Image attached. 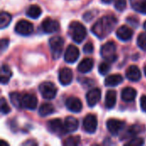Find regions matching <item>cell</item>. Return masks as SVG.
I'll list each match as a JSON object with an SVG mask.
<instances>
[{
	"label": "cell",
	"mask_w": 146,
	"mask_h": 146,
	"mask_svg": "<svg viewBox=\"0 0 146 146\" xmlns=\"http://www.w3.org/2000/svg\"><path fill=\"white\" fill-rule=\"evenodd\" d=\"M117 19L114 16H103L102 18L98 19L92 27V32L100 39L105 38L115 29Z\"/></svg>",
	"instance_id": "1"
},
{
	"label": "cell",
	"mask_w": 146,
	"mask_h": 146,
	"mask_svg": "<svg viewBox=\"0 0 146 146\" xmlns=\"http://www.w3.org/2000/svg\"><path fill=\"white\" fill-rule=\"evenodd\" d=\"M68 34L75 43L80 44L86 38L87 33L83 24L79 21H73L68 27Z\"/></svg>",
	"instance_id": "2"
},
{
	"label": "cell",
	"mask_w": 146,
	"mask_h": 146,
	"mask_svg": "<svg viewBox=\"0 0 146 146\" xmlns=\"http://www.w3.org/2000/svg\"><path fill=\"white\" fill-rule=\"evenodd\" d=\"M100 54L102 57L109 62H114L117 59L116 55V46L115 44L113 41H110L105 43L102 47L100 50Z\"/></svg>",
	"instance_id": "3"
},
{
	"label": "cell",
	"mask_w": 146,
	"mask_h": 146,
	"mask_svg": "<svg viewBox=\"0 0 146 146\" xmlns=\"http://www.w3.org/2000/svg\"><path fill=\"white\" fill-rule=\"evenodd\" d=\"M49 44L51 50L52 57L54 59H58L61 56L63 50V44H64L63 38L60 36L52 37L49 40Z\"/></svg>",
	"instance_id": "4"
},
{
	"label": "cell",
	"mask_w": 146,
	"mask_h": 146,
	"mask_svg": "<svg viewBox=\"0 0 146 146\" xmlns=\"http://www.w3.org/2000/svg\"><path fill=\"white\" fill-rule=\"evenodd\" d=\"M39 92L43 97V98L47 100H51L55 98L57 92V88L52 82H43L39 86Z\"/></svg>",
	"instance_id": "5"
},
{
	"label": "cell",
	"mask_w": 146,
	"mask_h": 146,
	"mask_svg": "<svg viewBox=\"0 0 146 146\" xmlns=\"http://www.w3.org/2000/svg\"><path fill=\"white\" fill-rule=\"evenodd\" d=\"M15 31L16 33L22 35V36H28L33 32V24L26 20L19 21L15 27Z\"/></svg>",
	"instance_id": "6"
},
{
	"label": "cell",
	"mask_w": 146,
	"mask_h": 146,
	"mask_svg": "<svg viewBox=\"0 0 146 146\" xmlns=\"http://www.w3.org/2000/svg\"><path fill=\"white\" fill-rule=\"evenodd\" d=\"M47 127L51 133L58 136L64 135L67 133L65 125L64 123H62V121L60 119H54V120L49 121L47 123Z\"/></svg>",
	"instance_id": "7"
},
{
	"label": "cell",
	"mask_w": 146,
	"mask_h": 146,
	"mask_svg": "<svg viewBox=\"0 0 146 146\" xmlns=\"http://www.w3.org/2000/svg\"><path fill=\"white\" fill-rule=\"evenodd\" d=\"M83 128L88 133H94L98 128V119L94 115H87L83 120Z\"/></svg>",
	"instance_id": "8"
},
{
	"label": "cell",
	"mask_w": 146,
	"mask_h": 146,
	"mask_svg": "<svg viewBox=\"0 0 146 146\" xmlns=\"http://www.w3.org/2000/svg\"><path fill=\"white\" fill-rule=\"evenodd\" d=\"M38 104L37 98L32 93H25L21 96V108L33 110Z\"/></svg>",
	"instance_id": "9"
},
{
	"label": "cell",
	"mask_w": 146,
	"mask_h": 146,
	"mask_svg": "<svg viewBox=\"0 0 146 146\" xmlns=\"http://www.w3.org/2000/svg\"><path fill=\"white\" fill-rule=\"evenodd\" d=\"M42 30L46 33H52L55 32H57L60 28L59 22L52 18L47 17L44 19V21L41 23Z\"/></svg>",
	"instance_id": "10"
},
{
	"label": "cell",
	"mask_w": 146,
	"mask_h": 146,
	"mask_svg": "<svg viewBox=\"0 0 146 146\" xmlns=\"http://www.w3.org/2000/svg\"><path fill=\"white\" fill-rule=\"evenodd\" d=\"M79 56H80L79 49L74 44L68 45V47L67 48V50H66V51L64 53V60H65V62H68V63H74L78 60Z\"/></svg>",
	"instance_id": "11"
},
{
	"label": "cell",
	"mask_w": 146,
	"mask_h": 146,
	"mask_svg": "<svg viewBox=\"0 0 146 146\" xmlns=\"http://www.w3.org/2000/svg\"><path fill=\"white\" fill-rule=\"evenodd\" d=\"M107 128L112 135H117L123 129L125 122L116 119H110L107 121Z\"/></svg>",
	"instance_id": "12"
},
{
	"label": "cell",
	"mask_w": 146,
	"mask_h": 146,
	"mask_svg": "<svg viewBox=\"0 0 146 146\" xmlns=\"http://www.w3.org/2000/svg\"><path fill=\"white\" fill-rule=\"evenodd\" d=\"M101 99V91L98 88H93L86 93V102L90 107H94Z\"/></svg>",
	"instance_id": "13"
},
{
	"label": "cell",
	"mask_w": 146,
	"mask_h": 146,
	"mask_svg": "<svg viewBox=\"0 0 146 146\" xmlns=\"http://www.w3.org/2000/svg\"><path fill=\"white\" fill-rule=\"evenodd\" d=\"M73 80V72L68 68H63L59 72V81L63 86L69 85Z\"/></svg>",
	"instance_id": "14"
},
{
	"label": "cell",
	"mask_w": 146,
	"mask_h": 146,
	"mask_svg": "<svg viewBox=\"0 0 146 146\" xmlns=\"http://www.w3.org/2000/svg\"><path fill=\"white\" fill-rule=\"evenodd\" d=\"M133 31L127 26H121L116 31V36L122 41H128L132 38Z\"/></svg>",
	"instance_id": "15"
},
{
	"label": "cell",
	"mask_w": 146,
	"mask_h": 146,
	"mask_svg": "<svg viewBox=\"0 0 146 146\" xmlns=\"http://www.w3.org/2000/svg\"><path fill=\"white\" fill-rule=\"evenodd\" d=\"M66 106L68 110H69L70 111L74 113H79L82 110L81 101L79 98H74V97H71L66 100Z\"/></svg>",
	"instance_id": "16"
},
{
	"label": "cell",
	"mask_w": 146,
	"mask_h": 146,
	"mask_svg": "<svg viewBox=\"0 0 146 146\" xmlns=\"http://www.w3.org/2000/svg\"><path fill=\"white\" fill-rule=\"evenodd\" d=\"M126 76L129 80L136 82V81H139L141 79V72H140L139 68L137 66L132 65L127 69Z\"/></svg>",
	"instance_id": "17"
},
{
	"label": "cell",
	"mask_w": 146,
	"mask_h": 146,
	"mask_svg": "<svg viewBox=\"0 0 146 146\" xmlns=\"http://www.w3.org/2000/svg\"><path fill=\"white\" fill-rule=\"evenodd\" d=\"M143 130H145V127L141 125H133L132 127H130L128 129H127L125 131V133H123L122 136H121V139H129L131 138L135 137L137 134L140 133L141 132H143Z\"/></svg>",
	"instance_id": "18"
},
{
	"label": "cell",
	"mask_w": 146,
	"mask_h": 146,
	"mask_svg": "<svg viewBox=\"0 0 146 146\" xmlns=\"http://www.w3.org/2000/svg\"><path fill=\"white\" fill-rule=\"evenodd\" d=\"M93 66H94V61L93 59L90 58V57H87V58H85L83 59L80 64L78 65V71L80 73H82V74H86V73H88L90 72L92 68H93Z\"/></svg>",
	"instance_id": "19"
},
{
	"label": "cell",
	"mask_w": 146,
	"mask_h": 146,
	"mask_svg": "<svg viewBox=\"0 0 146 146\" xmlns=\"http://www.w3.org/2000/svg\"><path fill=\"white\" fill-rule=\"evenodd\" d=\"M137 96V92L133 87H125L121 92V99L124 102H133Z\"/></svg>",
	"instance_id": "20"
},
{
	"label": "cell",
	"mask_w": 146,
	"mask_h": 146,
	"mask_svg": "<svg viewBox=\"0 0 146 146\" xmlns=\"http://www.w3.org/2000/svg\"><path fill=\"white\" fill-rule=\"evenodd\" d=\"M64 125L67 133H74L79 127V121L73 116H68L64 121Z\"/></svg>",
	"instance_id": "21"
},
{
	"label": "cell",
	"mask_w": 146,
	"mask_h": 146,
	"mask_svg": "<svg viewBox=\"0 0 146 146\" xmlns=\"http://www.w3.org/2000/svg\"><path fill=\"white\" fill-rule=\"evenodd\" d=\"M116 92L114 90H110L107 92L105 96V106L108 109H112L116 104Z\"/></svg>",
	"instance_id": "22"
},
{
	"label": "cell",
	"mask_w": 146,
	"mask_h": 146,
	"mask_svg": "<svg viewBox=\"0 0 146 146\" xmlns=\"http://www.w3.org/2000/svg\"><path fill=\"white\" fill-rule=\"evenodd\" d=\"M122 81L123 77L121 74H111L105 79L104 84L106 86H116Z\"/></svg>",
	"instance_id": "23"
},
{
	"label": "cell",
	"mask_w": 146,
	"mask_h": 146,
	"mask_svg": "<svg viewBox=\"0 0 146 146\" xmlns=\"http://www.w3.org/2000/svg\"><path fill=\"white\" fill-rule=\"evenodd\" d=\"M11 76H12V71L10 68L6 64H3L1 68V76H0L1 84L4 85L8 83Z\"/></svg>",
	"instance_id": "24"
},
{
	"label": "cell",
	"mask_w": 146,
	"mask_h": 146,
	"mask_svg": "<svg viewBox=\"0 0 146 146\" xmlns=\"http://www.w3.org/2000/svg\"><path fill=\"white\" fill-rule=\"evenodd\" d=\"M42 14V9L39 6L36 5V4H33L31 6L28 7V9H27L26 15L32 18V19H37L40 16V15Z\"/></svg>",
	"instance_id": "25"
},
{
	"label": "cell",
	"mask_w": 146,
	"mask_h": 146,
	"mask_svg": "<svg viewBox=\"0 0 146 146\" xmlns=\"http://www.w3.org/2000/svg\"><path fill=\"white\" fill-rule=\"evenodd\" d=\"M55 111V109L53 107L52 104H41V106L39 107V110H38V113L41 116H48L51 114H53Z\"/></svg>",
	"instance_id": "26"
},
{
	"label": "cell",
	"mask_w": 146,
	"mask_h": 146,
	"mask_svg": "<svg viewBox=\"0 0 146 146\" xmlns=\"http://www.w3.org/2000/svg\"><path fill=\"white\" fill-rule=\"evenodd\" d=\"M131 2L134 10L141 14H146V0H131Z\"/></svg>",
	"instance_id": "27"
},
{
	"label": "cell",
	"mask_w": 146,
	"mask_h": 146,
	"mask_svg": "<svg viewBox=\"0 0 146 146\" xmlns=\"http://www.w3.org/2000/svg\"><path fill=\"white\" fill-rule=\"evenodd\" d=\"M11 20H12V17H11L10 14L7 13L5 11H2L1 15H0V27H1V29L7 27L9 25Z\"/></svg>",
	"instance_id": "28"
},
{
	"label": "cell",
	"mask_w": 146,
	"mask_h": 146,
	"mask_svg": "<svg viewBox=\"0 0 146 146\" xmlns=\"http://www.w3.org/2000/svg\"><path fill=\"white\" fill-rule=\"evenodd\" d=\"M21 96L22 94L19 92H12L9 94L10 102L16 108H21Z\"/></svg>",
	"instance_id": "29"
},
{
	"label": "cell",
	"mask_w": 146,
	"mask_h": 146,
	"mask_svg": "<svg viewBox=\"0 0 146 146\" xmlns=\"http://www.w3.org/2000/svg\"><path fill=\"white\" fill-rule=\"evenodd\" d=\"M80 143V138L79 136H71L63 141V145L67 146H76Z\"/></svg>",
	"instance_id": "30"
},
{
	"label": "cell",
	"mask_w": 146,
	"mask_h": 146,
	"mask_svg": "<svg viewBox=\"0 0 146 146\" xmlns=\"http://www.w3.org/2000/svg\"><path fill=\"white\" fill-rule=\"evenodd\" d=\"M110 62H101L98 66V71H99V74H102V75H105L106 74L109 73V71L110 70L111 68V66L110 64Z\"/></svg>",
	"instance_id": "31"
},
{
	"label": "cell",
	"mask_w": 146,
	"mask_h": 146,
	"mask_svg": "<svg viewBox=\"0 0 146 146\" xmlns=\"http://www.w3.org/2000/svg\"><path fill=\"white\" fill-rule=\"evenodd\" d=\"M137 44L141 50L146 51V33H142L139 35Z\"/></svg>",
	"instance_id": "32"
},
{
	"label": "cell",
	"mask_w": 146,
	"mask_h": 146,
	"mask_svg": "<svg viewBox=\"0 0 146 146\" xmlns=\"http://www.w3.org/2000/svg\"><path fill=\"white\" fill-rule=\"evenodd\" d=\"M0 108H1V112L3 115H7L10 112V108L7 103V101L5 100L4 98H1V102H0Z\"/></svg>",
	"instance_id": "33"
},
{
	"label": "cell",
	"mask_w": 146,
	"mask_h": 146,
	"mask_svg": "<svg viewBox=\"0 0 146 146\" xmlns=\"http://www.w3.org/2000/svg\"><path fill=\"white\" fill-rule=\"evenodd\" d=\"M145 144V140L141 138H133L127 143H126V145H143Z\"/></svg>",
	"instance_id": "34"
},
{
	"label": "cell",
	"mask_w": 146,
	"mask_h": 146,
	"mask_svg": "<svg viewBox=\"0 0 146 146\" xmlns=\"http://www.w3.org/2000/svg\"><path fill=\"white\" fill-rule=\"evenodd\" d=\"M115 7L119 11H123L127 7V0H115Z\"/></svg>",
	"instance_id": "35"
},
{
	"label": "cell",
	"mask_w": 146,
	"mask_h": 146,
	"mask_svg": "<svg viewBox=\"0 0 146 146\" xmlns=\"http://www.w3.org/2000/svg\"><path fill=\"white\" fill-rule=\"evenodd\" d=\"M83 50L86 54H92L94 50V47H93V44L91 43V42H88L86 43L84 47H83Z\"/></svg>",
	"instance_id": "36"
},
{
	"label": "cell",
	"mask_w": 146,
	"mask_h": 146,
	"mask_svg": "<svg viewBox=\"0 0 146 146\" xmlns=\"http://www.w3.org/2000/svg\"><path fill=\"white\" fill-rule=\"evenodd\" d=\"M140 106H141V110L146 112V95L142 96L140 98Z\"/></svg>",
	"instance_id": "37"
},
{
	"label": "cell",
	"mask_w": 146,
	"mask_h": 146,
	"mask_svg": "<svg viewBox=\"0 0 146 146\" xmlns=\"http://www.w3.org/2000/svg\"><path fill=\"white\" fill-rule=\"evenodd\" d=\"M9 42V40L8 38H3L1 40V50L2 51H4V50L8 47Z\"/></svg>",
	"instance_id": "38"
},
{
	"label": "cell",
	"mask_w": 146,
	"mask_h": 146,
	"mask_svg": "<svg viewBox=\"0 0 146 146\" xmlns=\"http://www.w3.org/2000/svg\"><path fill=\"white\" fill-rule=\"evenodd\" d=\"M23 145H37L34 141H33V140H31V141H28V142H26V143H24Z\"/></svg>",
	"instance_id": "39"
},
{
	"label": "cell",
	"mask_w": 146,
	"mask_h": 146,
	"mask_svg": "<svg viewBox=\"0 0 146 146\" xmlns=\"http://www.w3.org/2000/svg\"><path fill=\"white\" fill-rule=\"evenodd\" d=\"M104 3H111L113 0H102Z\"/></svg>",
	"instance_id": "40"
},
{
	"label": "cell",
	"mask_w": 146,
	"mask_h": 146,
	"mask_svg": "<svg viewBox=\"0 0 146 146\" xmlns=\"http://www.w3.org/2000/svg\"><path fill=\"white\" fill-rule=\"evenodd\" d=\"M144 28L146 30V21H145V22L144 23Z\"/></svg>",
	"instance_id": "41"
},
{
	"label": "cell",
	"mask_w": 146,
	"mask_h": 146,
	"mask_svg": "<svg viewBox=\"0 0 146 146\" xmlns=\"http://www.w3.org/2000/svg\"><path fill=\"white\" fill-rule=\"evenodd\" d=\"M145 75H146V66L145 67Z\"/></svg>",
	"instance_id": "42"
}]
</instances>
